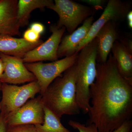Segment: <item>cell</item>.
<instances>
[{
	"label": "cell",
	"instance_id": "cell-1",
	"mask_svg": "<svg viewBox=\"0 0 132 132\" xmlns=\"http://www.w3.org/2000/svg\"><path fill=\"white\" fill-rule=\"evenodd\" d=\"M97 76L90 88V119L99 132H111L132 117V79L119 72L110 53L104 63H97Z\"/></svg>",
	"mask_w": 132,
	"mask_h": 132
},
{
	"label": "cell",
	"instance_id": "cell-2",
	"mask_svg": "<svg viewBox=\"0 0 132 132\" xmlns=\"http://www.w3.org/2000/svg\"><path fill=\"white\" fill-rule=\"evenodd\" d=\"M43 105L61 119L64 115L80 113L76 100L75 65L49 85L42 95Z\"/></svg>",
	"mask_w": 132,
	"mask_h": 132
},
{
	"label": "cell",
	"instance_id": "cell-3",
	"mask_svg": "<svg viewBox=\"0 0 132 132\" xmlns=\"http://www.w3.org/2000/svg\"><path fill=\"white\" fill-rule=\"evenodd\" d=\"M98 40L95 37L78 53L76 67V100L80 110L87 113L90 108V88L97 76Z\"/></svg>",
	"mask_w": 132,
	"mask_h": 132
},
{
	"label": "cell",
	"instance_id": "cell-4",
	"mask_svg": "<svg viewBox=\"0 0 132 132\" xmlns=\"http://www.w3.org/2000/svg\"><path fill=\"white\" fill-rule=\"evenodd\" d=\"M56 12L59 16L57 26L64 27L69 34L88 17L93 16L96 10L71 0H55L54 3L48 8Z\"/></svg>",
	"mask_w": 132,
	"mask_h": 132
},
{
	"label": "cell",
	"instance_id": "cell-5",
	"mask_svg": "<svg viewBox=\"0 0 132 132\" xmlns=\"http://www.w3.org/2000/svg\"><path fill=\"white\" fill-rule=\"evenodd\" d=\"M40 91L37 81L20 86L2 83L1 113L6 117L22 106L30 99L34 98L37 94L40 93Z\"/></svg>",
	"mask_w": 132,
	"mask_h": 132
},
{
	"label": "cell",
	"instance_id": "cell-6",
	"mask_svg": "<svg viewBox=\"0 0 132 132\" xmlns=\"http://www.w3.org/2000/svg\"><path fill=\"white\" fill-rule=\"evenodd\" d=\"M78 53L70 57H65L47 63L41 62L24 63L27 69L36 78L40 88V95H42L49 85L66 70L73 66L77 59Z\"/></svg>",
	"mask_w": 132,
	"mask_h": 132
},
{
	"label": "cell",
	"instance_id": "cell-7",
	"mask_svg": "<svg viewBox=\"0 0 132 132\" xmlns=\"http://www.w3.org/2000/svg\"><path fill=\"white\" fill-rule=\"evenodd\" d=\"M132 4L129 2L120 0H109L104 12L91 26L88 34L79 45L76 53H78L86 45L96 37L102 28L110 21L116 22L123 21L131 11Z\"/></svg>",
	"mask_w": 132,
	"mask_h": 132
},
{
	"label": "cell",
	"instance_id": "cell-8",
	"mask_svg": "<svg viewBox=\"0 0 132 132\" xmlns=\"http://www.w3.org/2000/svg\"><path fill=\"white\" fill-rule=\"evenodd\" d=\"M44 118V105L40 95L30 99L22 106L5 117L7 127L42 125Z\"/></svg>",
	"mask_w": 132,
	"mask_h": 132
},
{
	"label": "cell",
	"instance_id": "cell-9",
	"mask_svg": "<svg viewBox=\"0 0 132 132\" xmlns=\"http://www.w3.org/2000/svg\"><path fill=\"white\" fill-rule=\"evenodd\" d=\"M65 29L64 27L60 28L55 24L51 25L50 31L52 34L50 37L45 42L27 52L23 58L24 63L58 60V48Z\"/></svg>",
	"mask_w": 132,
	"mask_h": 132
},
{
	"label": "cell",
	"instance_id": "cell-10",
	"mask_svg": "<svg viewBox=\"0 0 132 132\" xmlns=\"http://www.w3.org/2000/svg\"><path fill=\"white\" fill-rule=\"evenodd\" d=\"M0 58L4 65L0 82L10 85H20L36 81V78L25 65L23 59L0 52Z\"/></svg>",
	"mask_w": 132,
	"mask_h": 132
},
{
	"label": "cell",
	"instance_id": "cell-11",
	"mask_svg": "<svg viewBox=\"0 0 132 132\" xmlns=\"http://www.w3.org/2000/svg\"><path fill=\"white\" fill-rule=\"evenodd\" d=\"M17 0H0V34L20 36L17 19Z\"/></svg>",
	"mask_w": 132,
	"mask_h": 132
},
{
	"label": "cell",
	"instance_id": "cell-12",
	"mask_svg": "<svg viewBox=\"0 0 132 132\" xmlns=\"http://www.w3.org/2000/svg\"><path fill=\"white\" fill-rule=\"evenodd\" d=\"M94 20L93 15L88 17L80 27L62 39L57 52L59 59L76 53L77 48L87 35Z\"/></svg>",
	"mask_w": 132,
	"mask_h": 132
},
{
	"label": "cell",
	"instance_id": "cell-13",
	"mask_svg": "<svg viewBox=\"0 0 132 132\" xmlns=\"http://www.w3.org/2000/svg\"><path fill=\"white\" fill-rule=\"evenodd\" d=\"M117 28L116 22H109L102 28L96 35L98 63H104L107 61L114 43L120 37Z\"/></svg>",
	"mask_w": 132,
	"mask_h": 132
},
{
	"label": "cell",
	"instance_id": "cell-14",
	"mask_svg": "<svg viewBox=\"0 0 132 132\" xmlns=\"http://www.w3.org/2000/svg\"><path fill=\"white\" fill-rule=\"evenodd\" d=\"M43 42V41L40 39L36 42L30 43L23 38H14L7 35L0 34V52L23 59L27 52Z\"/></svg>",
	"mask_w": 132,
	"mask_h": 132
},
{
	"label": "cell",
	"instance_id": "cell-15",
	"mask_svg": "<svg viewBox=\"0 0 132 132\" xmlns=\"http://www.w3.org/2000/svg\"><path fill=\"white\" fill-rule=\"evenodd\" d=\"M111 52L121 75L126 79H132V52L119 40L114 43Z\"/></svg>",
	"mask_w": 132,
	"mask_h": 132
},
{
	"label": "cell",
	"instance_id": "cell-16",
	"mask_svg": "<svg viewBox=\"0 0 132 132\" xmlns=\"http://www.w3.org/2000/svg\"><path fill=\"white\" fill-rule=\"evenodd\" d=\"M52 0H20L17 4V19L20 27L28 25L33 10L48 8L54 4Z\"/></svg>",
	"mask_w": 132,
	"mask_h": 132
},
{
	"label": "cell",
	"instance_id": "cell-17",
	"mask_svg": "<svg viewBox=\"0 0 132 132\" xmlns=\"http://www.w3.org/2000/svg\"><path fill=\"white\" fill-rule=\"evenodd\" d=\"M44 109L43 124L35 126L37 132H71L62 125L60 119L44 106Z\"/></svg>",
	"mask_w": 132,
	"mask_h": 132
},
{
	"label": "cell",
	"instance_id": "cell-18",
	"mask_svg": "<svg viewBox=\"0 0 132 132\" xmlns=\"http://www.w3.org/2000/svg\"><path fill=\"white\" fill-rule=\"evenodd\" d=\"M69 125L79 132H99L96 126L93 124L85 125L76 121L70 120Z\"/></svg>",
	"mask_w": 132,
	"mask_h": 132
},
{
	"label": "cell",
	"instance_id": "cell-19",
	"mask_svg": "<svg viewBox=\"0 0 132 132\" xmlns=\"http://www.w3.org/2000/svg\"><path fill=\"white\" fill-rule=\"evenodd\" d=\"M6 132H37L34 125H24L7 127Z\"/></svg>",
	"mask_w": 132,
	"mask_h": 132
},
{
	"label": "cell",
	"instance_id": "cell-20",
	"mask_svg": "<svg viewBox=\"0 0 132 132\" xmlns=\"http://www.w3.org/2000/svg\"><path fill=\"white\" fill-rule=\"evenodd\" d=\"M40 36V35L28 28L24 32L23 38L29 42L35 43L39 40Z\"/></svg>",
	"mask_w": 132,
	"mask_h": 132
},
{
	"label": "cell",
	"instance_id": "cell-21",
	"mask_svg": "<svg viewBox=\"0 0 132 132\" xmlns=\"http://www.w3.org/2000/svg\"><path fill=\"white\" fill-rule=\"evenodd\" d=\"M82 2L92 6L96 10L102 9L103 6L106 2L104 0H81Z\"/></svg>",
	"mask_w": 132,
	"mask_h": 132
},
{
	"label": "cell",
	"instance_id": "cell-22",
	"mask_svg": "<svg viewBox=\"0 0 132 132\" xmlns=\"http://www.w3.org/2000/svg\"><path fill=\"white\" fill-rule=\"evenodd\" d=\"M132 120L127 121L111 132H130L132 130Z\"/></svg>",
	"mask_w": 132,
	"mask_h": 132
},
{
	"label": "cell",
	"instance_id": "cell-23",
	"mask_svg": "<svg viewBox=\"0 0 132 132\" xmlns=\"http://www.w3.org/2000/svg\"><path fill=\"white\" fill-rule=\"evenodd\" d=\"M29 28L39 35L43 33L45 29V27L43 24L38 22L32 23L30 26Z\"/></svg>",
	"mask_w": 132,
	"mask_h": 132
},
{
	"label": "cell",
	"instance_id": "cell-24",
	"mask_svg": "<svg viewBox=\"0 0 132 132\" xmlns=\"http://www.w3.org/2000/svg\"><path fill=\"white\" fill-rule=\"evenodd\" d=\"M6 124L5 117L1 113H0V132H6Z\"/></svg>",
	"mask_w": 132,
	"mask_h": 132
},
{
	"label": "cell",
	"instance_id": "cell-25",
	"mask_svg": "<svg viewBox=\"0 0 132 132\" xmlns=\"http://www.w3.org/2000/svg\"><path fill=\"white\" fill-rule=\"evenodd\" d=\"M126 18L127 19L128 26L130 28H132V11L128 12Z\"/></svg>",
	"mask_w": 132,
	"mask_h": 132
},
{
	"label": "cell",
	"instance_id": "cell-26",
	"mask_svg": "<svg viewBox=\"0 0 132 132\" xmlns=\"http://www.w3.org/2000/svg\"><path fill=\"white\" fill-rule=\"evenodd\" d=\"M4 70V65L2 59L0 58V78L3 73Z\"/></svg>",
	"mask_w": 132,
	"mask_h": 132
},
{
	"label": "cell",
	"instance_id": "cell-27",
	"mask_svg": "<svg viewBox=\"0 0 132 132\" xmlns=\"http://www.w3.org/2000/svg\"><path fill=\"white\" fill-rule=\"evenodd\" d=\"M2 83L0 82V93L1 92V87ZM1 101H0V113H1Z\"/></svg>",
	"mask_w": 132,
	"mask_h": 132
},
{
	"label": "cell",
	"instance_id": "cell-28",
	"mask_svg": "<svg viewBox=\"0 0 132 132\" xmlns=\"http://www.w3.org/2000/svg\"><path fill=\"white\" fill-rule=\"evenodd\" d=\"M132 132V130H131V132Z\"/></svg>",
	"mask_w": 132,
	"mask_h": 132
}]
</instances>
